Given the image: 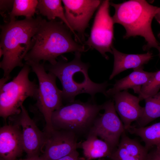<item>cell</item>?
I'll return each instance as SVG.
<instances>
[{"mask_svg": "<svg viewBox=\"0 0 160 160\" xmlns=\"http://www.w3.org/2000/svg\"><path fill=\"white\" fill-rule=\"evenodd\" d=\"M72 33L62 21H47L42 19L39 28L32 39L31 49L25 56L26 61L54 65L57 58L62 54L73 52H85V47L77 43Z\"/></svg>", "mask_w": 160, "mask_h": 160, "instance_id": "6da1fadb", "label": "cell"}, {"mask_svg": "<svg viewBox=\"0 0 160 160\" xmlns=\"http://www.w3.org/2000/svg\"><path fill=\"white\" fill-rule=\"evenodd\" d=\"M42 19L39 16L25 18L0 25V48L3 54L0 68L3 71V77L9 79L15 68L23 66V60L31 49L32 38Z\"/></svg>", "mask_w": 160, "mask_h": 160, "instance_id": "7a4b0ae2", "label": "cell"}, {"mask_svg": "<svg viewBox=\"0 0 160 160\" xmlns=\"http://www.w3.org/2000/svg\"><path fill=\"white\" fill-rule=\"evenodd\" d=\"M81 56V52H76L74 59L70 62L60 60L54 65H44L46 71L60 81L63 101L68 103L74 101L77 95L83 93L89 95L93 100L98 93L106 97V88L110 85L107 81L97 83L91 80L88 74L89 64L83 62Z\"/></svg>", "mask_w": 160, "mask_h": 160, "instance_id": "3957f363", "label": "cell"}, {"mask_svg": "<svg viewBox=\"0 0 160 160\" xmlns=\"http://www.w3.org/2000/svg\"><path fill=\"white\" fill-rule=\"evenodd\" d=\"M115 9L112 17L114 23L122 25L126 33L124 38L140 36L147 43L143 47L144 50L151 48L158 50L159 44L153 33L152 21L160 11V7L152 5L144 0H130L120 4L110 3Z\"/></svg>", "mask_w": 160, "mask_h": 160, "instance_id": "277c9868", "label": "cell"}, {"mask_svg": "<svg viewBox=\"0 0 160 160\" xmlns=\"http://www.w3.org/2000/svg\"><path fill=\"white\" fill-rule=\"evenodd\" d=\"M31 68L25 63L11 81L0 83V116L4 119L19 113L24 101L36 100L38 84L29 77Z\"/></svg>", "mask_w": 160, "mask_h": 160, "instance_id": "5b68a950", "label": "cell"}, {"mask_svg": "<svg viewBox=\"0 0 160 160\" xmlns=\"http://www.w3.org/2000/svg\"><path fill=\"white\" fill-rule=\"evenodd\" d=\"M91 98L83 102L75 100L55 111L52 117V122L55 129L64 130L75 134L89 130L103 105L96 103Z\"/></svg>", "mask_w": 160, "mask_h": 160, "instance_id": "8992f818", "label": "cell"}, {"mask_svg": "<svg viewBox=\"0 0 160 160\" xmlns=\"http://www.w3.org/2000/svg\"><path fill=\"white\" fill-rule=\"evenodd\" d=\"M25 63L30 66L38 78V89L35 105L44 118L46 122L44 132L48 135L55 129L52 122L53 113L63 106L62 91L57 86L56 76L46 72L44 63L28 61Z\"/></svg>", "mask_w": 160, "mask_h": 160, "instance_id": "52a82bcc", "label": "cell"}, {"mask_svg": "<svg viewBox=\"0 0 160 160\" xmlns=\"http://www.w3.org/2000/svg\"><path fill=\"white\" fill-rule=\"evenodd\" d=\"M109 0L102 1L96 14L90 35L84 45L97 51L106 59L109 57L106 54H113L112 50L114 38V24L109 13Z\"/></svg>", "mask_w": 160, "mask_h": 160, "instance_id": "ba28073f", "label": "cell"}, {"mask_svg": "<svg viewBox=\"0 0 160 160\" xmlns=\"http://www.w3.org/2000/svg\"><path fill=\"white\" fill-rule=\"evenodd\" d=\"M103 105L104 112L95 119L89 131L88 135L100 137L114 150L126 130L117 114L113 100H110Z\"/></svg>", "mask_w": 160, "mask_h": 160, "instance_id": "9c48e42d", "label": "cell"}, {"mask_svg": "<svg viewBox=\"0 0 160 160\" xmlns=\"http://www.w3.org/2000/svg\"><path fill=\"white\" fill-rule=\"evenodd\" d=\"M11 117L21 127L24 151L27 157L39 156L46 142L45 133L38 127L23 105L19 113Z\"/></svg>", "mask_w": 160, "mask_h": 160, "instance_id": "30bf717a", "label": "cell"}, {"mask_svg": "<svg viewBox=\"0 0 160 160\" xmlns=\"http://www.w3.org/2000/svg\"><path fill=\"white\" fill-rule=\"evenodd\" d=\"M102 1L97 0H63L66 19L71 28L84 38L85 30Z\"/></svg>", "mask_w": 160, "mask_h": 160, "instance_id": "8fae6325", "label": "cell"}, {"mask_svg": "<svg viewBox=\"0 0 160 160\" xmlns=\"http://www.w3.org/2000/svg\"><path fill=\"white\" fill-rule=\"evenodd\" d=\"M44 149L41 160H55L65 156L79 146L76 134L64 130L55 129L46 135Z\"/></svg>", "mask_w": 160, "mask_h": 160, "instance_id": "7c38bea8", "label": "cell"}, {"mask_svg": "<svg viewBox=\"0 0 160 160\" xmlns=\"http://www.w3.org/2000/svg\"><path fill=\"white\" fill-rule=\"evenodd\" d=\"M112 97L115 110L127 130L132 122L137 121L142 116L144 107L140 105L138 97L129 93L128 90L118 92Z\"/></svg>", "mask_w": 160, "mask_h": 160, "instance_id": "4fadbf2b", "label": "cell"}, {"mask_svg": "<svg viewBox=\"0 0 160 160\" xmlns=\"http://www.w3.org/2000/svg\"><path fill=\"white\" fill-rule=\"evenodd\" d=\"M24 151L21 127L18 123L0 129V160H16Z\"/></svg>", "mask_w": 160, "mask_h": 160, "instance_id": "5bb4252c", "label": "cell"}, {"mask_svg": "<svg viewBox=\"0 0 160 160\" xmlns=\"http://www.w3.org/2000/svg\"><path fill=\"white\" fill-rule=\"evenodd\" d=\"M114 57L113 68L109 80H111L120 73L129 69H135L147 64L153 57L152 53L148 51L141 54H127L121 52L113 46L112 47Z\"/></svg>", "mask_w": 160, "mask_h": 160, "instance_id": "9a60e30c", "label": "cell"}, {"mask_svg": "<svg viewBox=\"0 0 160 160\" xmlns=\"http://www.w3.org/2000/svg\"><path fill=\"white\" fill-rule=\"evenodd\" d=\"M143 68V67L134 69L127 76L116 80L113 87L106 90V97H112L118 92L129 89L139 95L142 86L149 81L154 73L145 71Z\"/></svg>", "mask_w": 160, "mask_h": 160, "instance_id": "2e32d148", "label": "cell"}, {"mask_svg": "<svg viewBox=\"0 0 160 160\" xmlns=\"http://www.w3.org/2000/svg\"><path fill=\"white\" fill-rule=\"evenodd\" d=\"M79 145L87 160L110 158L114 151L106 142L94 135H88L86 140Z\"/></svg>", "mask_w": 160, "mask_h": 160, "instance_id": "e0dca14e", "label": "cell"}, {"mask_svg": "<svg viewBox=\"0 0 160 160\" xmlns=\"http://www.w3.org/2000/svg\"><path fill=\"white\" fill-rule=\"evenodd\" d=\"M62 2V1L60 0H38L37 9L40 14L46 17L49 21L55 20L57 17L60 18L74 35L76 38L80 41L66 19Z\"/></svg>", "mask_w": 160, "mask_h": 160, "instance_id": "ac0fdd59", "label": "cell"}, {"mask_svg": "<svg viewBox=\"0 0 160 160\" xmlns=\"http://www.w3.org/2000/svg\"><path fill=\"white\" fill-rule=\"evenodd\" d=\"M127 131L140 137L149 150L160 144V122L143 127L131 125Z\"/></svg>", "mask_w": 160, "mask_h": 160, "instance_id": "d6986e66", "label": "cell"}, {"mask_svg": "<svg viewBox=\"0 0 160 160\" xmlns=\"http://www.w3.org/2000/svg\"><path fill=\"white\" fill-rule=\"evenodd\" d=\"M145 105L142 116L136 121L138 127H143L160 117V92L145 100Z\"/></svg>", "mask_w": 160, "mask_h": 160, "instance_id": "ffe728a7", "label": "cell"}, {"mask_svg": "<svg viewBox=\"0 0 160 160\" xmlns=\"http://www.w3.org/2000/svg\"><path fill=\"white\" fill-rule=\"evenodd\" d=\"M38 3L36 0H15L12 9L8 15L9 22L15 20V17L19 16L33 17Z\"/></svg>", "mask_w": 160, "mask_h": 160, "instance_id": "44dd1931", "label": "cell"}, {"mask_svg": "<svg viewBox=\"0 0 160 160\" xmlns=\"http://www.w3.org/2000/svg\"><path fill=\"white\" fill-rule=\"evenodd\" d=\"M129 154L139 160H147L149 150L135 139L130 138L125 134L122 135L119 143Z\"/></svg>", "mask_w": 160, "mask_h": 160, "instance_id": "7402d4cb", "label": "cell"}, {"mask_svg": "<svg viewBox=\"0 0 160 160\" xmlns=\"http://www.w3.org/2000/svg\"><path fill=\"white\" fill-rule=\"evenodd\" d=\"M160 89V70L154 72L152 76L145 84L142 86L139 94L140 101L159 92Z\"/></svg>", "mask_w": 160, "mask_h": 160, "instance_id": "603a6c76", "label": "cell"}, {"mask_svg": "<svg viewBox=\"0 0 160 160\" xmlns=\"http://www.w3.org/2000/svg\"><path fill=\"white\" fill-rule=\"evenodd\" d=\"M109 158L111 160H139L128 153L119 144Z\"/></svg>", "mask_w": 160, "mask_h": 160, "instance_id": "cb8c5ba5", "label": "cell"}, {"mask_svg": "<svg viewBox=\"0 0 160 160\" xmlns=\"http://www.w3.org/2000/svg\"><path fill=\"white\" fill-rule=\"evenodd\" d=\"M14 0H0V14L4 18L6 17L5 13L8 12V15L11 11L13 6Z\"/></svg>", "mask_w": 160, "mask_h": 160, "instance_id": "d4e9b609", "label": "cell"}, {"mask_svg": "<svg viewBox=\"0 0 160 160\" xmlns=\"http://www.w3.org/2000/svg\"><path fill=\"white\" fill-rule=\"evenodd\" d=\"M149 151L147 160H160V144Z\"/></svg>", "mask_w": 160, "mask_h": 160, "instance_id": "484cf974", "label": "cell"}, {"mask_svg": "<svg viewBox=\"0 0 160 160\" xmlns=\"http://www.w3.org/2000/svg\"><path fill=\"white\" fill-rule=\"evenodd\" d=\"M55 160H81L79 156V153L76 150L70 154Z\"/></svg>", "mask_w": 160, "mask_h": 160, "instance_id": "4316f807", "label": "cell"}, {"mask_svg": "<svg viewBox=\"0 0 160 160\" xmlns=\"http://www.w3.org/2000/svg\"><path fill=\"white\" fill-rule=\"evenodd\" d=\"M16 160H41V159L39 156H36L27 157L26 159H17Z\"/></svg>", "mask_w": 160, "mask_h": 160, "instance_id": "83f0119b", "label": "cell"}, {"mask_svg": "<svg viewBox=\"0 0 160 160\" xmlns=\"http://www.w3.org/2000/svg\"><path fill=\"white\" fill-rule=\"evenodd\" d=\"M154 17L157 21L160 24V11L156 14Z\"/></svg>", "mask_w": 160, "mask_h": 160, "instance_id": "f1b7e54d", "label": "cell"}, {"mask_svg": "<svg viewBox=\"0 0 160 160\" xmlns=\"http://www.w3.org/2000/svg\"><path fill=\"white\" fill-rule=\"evenodd\" d=\"M158 37L160 40V32L158 34ZM158 51H159V57H160V43L159 44V48L158 50Z\"/></svg>", "mask_w": 160, "mask_h": 160, "instance_id": "f546056e", "label": "cell"}, {"mask_svg": "<svg viewBox=\"0 0 160 160\" xmlns=\"http://www.w3.org/2000/svg\"><path fill=\"white\" fill-rule=\"evenodd\" d=\"M3 51L2 49L0 48V57H1L3 55Z\"/></svg>", "mask_w": 160, "mask_h": 160, "instance_id": "4dcf8cb0", "label": "cell"}, {"mask_svg": "<svg viewBox=\"0 0 160 160\" xmlns=\"http://www.w3.org/2000/svg\"><path fill=\"white\" fill-rule=\"evenodd\" d=\"M100 160H102V159H100Z\"/></svg>", "mask_w": 160, "mask_h": 160, "instance_id": "1f68e13d", "label": "cell"}]
</instances>
